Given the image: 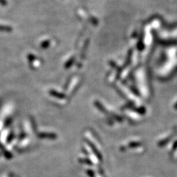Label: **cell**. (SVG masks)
I'll return each mask as SVG.
<instances>
[{
    "mask_svg": "<svg viewBox=\"0 0 177 177\" xmlns=\"http://www.w3.org/2000/svg\"><path fill=\"white\" fill-rule=\"evenodd\" d=\"M0 31L2 32H10L12 31V28L10 26L0 25Z\"/></svg>",
    "mask_w": 177,
    "mask_h": 177,
    "instance_id": "obj_1",
    "label": "cell"
},
{
    "mask_svg": "<svg viewBox=\"0 0 177 177\" xmlns=\"http://www.w3.org/2000/svg\"><path fill=\"white\" fill-rule=\"evenodd\" d=\"M73 62H74V58H72L69 59V60L67 61V63L66 64V66H65L66 68H68V67H70V66H72Z\"/></svg>",
    "mask_w": 177,
    "mask_h": 177,
    "instance_id": "obj_2",
    "label": "cell"
},
{
    "mask_svg": "<svg viewBox=\"0 0 177 177\" xmlns=\"http://www.w3.org/2000/svg\"><path fill=\"white\" fill-rule=\"evenodd\" d=\"M50 44V42L49 41H45L44 42H43L42 44H41V46L43 48H46Z\"/></svg>",
    "mask_w": 177,
    "mask_h": 177,
    "instance_id": "obj_3",
    "label": "cell"
},
{
    "mask_svg": "<svg viewBox=\"0 0 177 177\" xmlns=\"http://www.w3.org/2000/svg\"><path fill=\"white\" fill-rule=\"evenodd\" d=\"M0 4L2 5H7L8 2H7L6 0H0Z\"/></svg>",
    "mask_w": 177,
    "mask_h": 177,
    "instance_id": "obj_4",
    "label": "cell"
}]
</instances>
